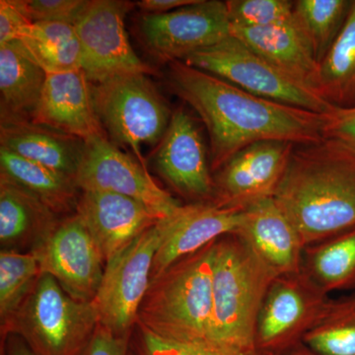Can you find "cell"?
Returning <instances> with one entry per match:
<instances>
[{"label": "cell", "mask_w": 355, "mask_h": 355, "mask_svg": "<svg viewBox=\"0 0 355 355\" xmlns=\"http://www.w3.org/2000/svg\"><path fill=\"white\" fill-rule=\"evenodd\" d=\"M168 77L173 92L197 112L207 128L212 172L256 142L304 146L324 139L329 114L263 99L182 60L170 62Z\"/></svg>", "instance_id": "1"}, {"label": "cell", "mask_w": 355, "mask_h": 355, "mask_svg": "<svg viewBox=\"0 0 355 355\" xmlns=\"http://www.w3.org/2000/svg\"><path fill=\"white\" fill-rule=\"evenodd\" d=\"M273 198L305 247L355 227V151L329 139L294 146Z\"/></svg>", "instance_id": "2"}, {"label": "cell", "mask_w": 355, "mask_h": 355, "mask_svg": "<svg viewBox=\"0 0 355 355\" xmlns=\"http://www.w3.org/2000/svg\"><path fill=\"white\" fill-rule=\"evenodd\" d=\"M216 242L184 257L150 280L137 326L166 340H209Z\"/></svg>", "instance_id": "3"}, {"label": "cell", "mask_w": 355, "mask_h": 355, "mask_svg": "<svg viewBox=\"0 0 355 355\" xmlns=\"http://www.w3.org/2000/svg\"><path fill=\"white\" fill-rule=\"evenodd\" d=\"M275 275L236 234L217 240L209 340L254 349L257 320Z\"/></svg>", "instance_id": "4"}, {"label": "cell", "mask_w": 355, "mask_h": 355, "mask_svg": "<svg viewBox=\"0 0 355 355\" xmlns=\"http://www.w3.org/2000/svg\"><path fill=\"white\" fill-rule=\"evenodd\" d=\"M100 324L94 303L71 297L42 273L14 316L1 326L2 342L19 336L36 355H81Z\"/></svg>", "instance_id": "5"}, {"label": "cell", "mask_w": 355, "mask_h": 355, "mask_svg": "<svg viewBox=\"0 0 355 355\" xmlns=\"http://www.w3.org/2000/svg\"><path fill=\"white\" fill-rule=\"evenodd\" d=\"M91 94L96 114L111 141L132 148L144 165L140 149L144 144H160L172 116L148 74H125L91 84Z\"/></svg>", "instance_id": "6"}, {"label": "cell", "mask_w": 355, "mask_h": 355, "mask_svg": "<svg viewBox=\"0 0 355 355\" xmlns=\"http://www.w3.org/2000/svg\"><path fill=\"white\" fill-rule=\"evenodd\" d=\"M182 62L263 99L324 116L336 108L232 35L220 43L191 53Z\"/></svg>", "instance_id": "7"}, {"label": "cell", "mask_w": 355, "mask_h": 355, "mask_svg": "<svg viewBox=\"0 0 355 355\" xmlns=\"http://www.w3.org/2000/svg\"><path fill=\"white\" fill-rule=\"evenodd\" d=\"M163 237L162 222L139 235L105 266L94 303L100 324L116 336H130L150 284L156 252Z\"/></svg>", "instance_id": "8"}, {"label": "cell", "mask_w": 355, "mask_h": 355, "mask_svg": "<svg viewBox=\"0 0 355 355\" xmlns=\"http://www.w3.org/2000/svg\"><path fill=\"white\" fill-rule=\"evenodd\" d=\"M130 7V2L121 0H86L74 21L81 69L91 84L125 74L154 73L128 41L125 17Z\"/></svg>", "instance_id": "9"}, {"label": "cell", "mask_w": 355, "mask_h": 355, "mask_svg": "<svg viewBox=\"0 0 355 355\" xmlns=\"http://www.w3.org/2000/svg\"><path fill=\"white\" fill-rule=\"evenodd\" d=\"M330 299L302 270L275 277L257 320L256 349L279 355L302 343Z\"/></svg>", "instance_id": "10"}, {"label": "cell", "mask_w": 355, "mask_h": 355, "mask_svg": "<svg viewBox=\"0 0 355 355\" xmlns=\"http://www.w3.org/2000/svg\"><path fill=\"white\" fill-rule=\"evenodd\" d=\"M76 182L81 191H111L132 198L160 219L172 216L183 205L156 184L146 166L123 153L107 137L85 141Z\"/></svg>", "instance_id": "11"}, {"label": "cell", "mask_w": 355, "mask_h": 355, "mask_svg": "<svg viewBox=\"0 0 355 355\" xmlns=\"http://www.w3.org/2000/svg\"><path fill=\"white\" fill-rule=\"evenodd\" d=\"M140 33L147 48L162 62L183 60L231 36L226 1L197 0L164 14H144Z\"/></svg>", "instance_id": "12"}, {"label": "cell", "mask_w": 355, "mask_h": 355, "mask_svg": "<svg viewBox=\"0 0 355 355\" xmlns=\"http://www.w3.org/2000/svg\"><path fill=\"white\" fill-rule=\"evenodd\" d=\"M295 144L279 140L259 141L232 156L216 173L212 205L244 211L275 197Z\"/></svg>", "instance_id": "13"}, {"label": "cell", "mask_w": 355, "mask_h": 355, "mask_svg": "<svg viewBox=\"0 0 355 355\" xmlns=\"http://www.w3.org/2000/svg\"><path fill=\"white\" fill-rule=\"evenodd\" d=\"M31 252L42 273L51 275L71 297L84 302L94 300L105 261L78 214L60 220Z\"/></svg>", "instance_id": "14"}, {"label": "cell", "mask_w": 355, "mask_h": 355, "mask_svg": "<svg viewBox=\"0 0 355 355\" xmlns=\"http://www.w3.org/2000/svg\"><path fill=\"white\" fill-rule=\"evenodd\" d=\"M159 174L184 197L196 202H211L214 180L202 130L195 119L180 109L154 157Z\"/></svg>", "instance_id": "15"}, {"label": "cell", "mask_w": 355, "mask_h": 355, "mask_svg": "<svg viewBox=\"0 0 355 355\" xmlns=\"http://www.w3.org/2000/svg\"><path fill=\"white\" fill-rule=\"evenodd\" d=\"M76 214L87 228L105 265L139 235L162 220L144 203L127 196L83 191Z\"/></svg>", "instance_id": "16"}, {"label": "cell", "mask_w": 355, "mask_h": 355, "mask_svg": "<svg viewBox=\"0 0 355 355\" xmlns=\"http://www.w3.org/2000/svg\"><path fill=\"white\" fill-rule=\"evenodd\" d=\"M244 211L224 209L211 202L182 205L176 214L162 219L163 237L153 261L151 279L173 263L197 253L241 227Z\"/></svg>", "instance_id": "17"}, {"label": "cell", "mask_w": 355, "mask_h": 355, "mask_svg": "<svg viewBox=\"0 0 355 355\" xmlns=\"http://www.w3.org/2000/svg\"><path fill=\"white\" fill-rule=\"evenodd\" d=\"M31 121L84 141L106 137L83 69L48 74Z\"/></svg>", "instance_id": "18"}, {"label": "cell", "mask_w": 355, "mask_h": 355, "mask_svg": "<svg viewBox=\"0 0 355 355\" xmlns=\"http://www.w3.org/2000/svg\"><path fill=\"white\" fill-rule=\"evenodd\" d=\"M236 235L277 277L302 270L304 243L275 198L261 200L244 210Z\"/></svg>", "instance_id": "19"}, {"label": "cell", "mask_w": 355, "mask_h": 355, "mask_svg": "<svg viewBox=\"0 0 355 355\" xmlns=\"http://www.w3.org/2000/svg\"><path fill=\"white\" fill-rule=\"evenodd\" d=\"M0 148L76 180L85 141L30 120L1 118Z\"/></svg>", "instance_id": "20"}, {"label": "cell", "mask_w": 355, "mask_h": 355, "mask_svg": "<svg viewBox=\"0 0 355 355\" xmlns=\"http://www.w3.org/2000/svg\"><path fill=\"white\" fill-rule=\"evenodd\" d=\"M231 35L277 69L313 89L319 64L295 17L270 27L231 28Z\"/></svg>", "instance_id": "21"}, {"label": "cell", "mask_w": 355, "mask_h": 355, "mask_svg": "<svg viewBox=\"0 0 355 355\" xmlns=\"http://www.w3.org/2000/svg\"><path fill=\"white\" fill-rule=\"evenodd\" d=\"M38 198L0 176V243L2 250L31 247L43 241L60 220ZM30 251V252H31Z\"/></svg>", "instance_id": "22"}, {"label": "cell", "mask_w": 355, "mask_h": 355, "mask_svg": "<svg viewBox=\"0 0 355 355\" xmlns=\"http://www.w3.org/2000/svg\"><path fill=\"white\" fill-rule=\"evenodd\" d=\"M46 76L19 40L0 46L1 118L31 121Z\"/></svg>", "instance_id": "23"}, {"label": "cell", "mask_w": 355, "mask_h": 355, "mask_svg": "<svg viewBox=\"0 0 355 355\" xmlns=\"http://www.w3.org/2000/svg\"><path fill=\"white\" fill-rule=\"evenodd\" d=\"M0 170V176L29 191L55 214L76 211L80 190L73 178L2 148Z\"/></svg>", "instance_id": "24"}, {"label": "cell", "mask_w": 355, "mask_h": 355, "mask_svg": "<svg viewBox=\"0 0 355 355\" xmlns=\"http://www.w3.org/2000/svg\"><path fill=\"white\" fill-rule=\"evenodd\" d=\"M313 89L336 108L355 107V1L342 31L320 62Z\"/></svg>", "instance_id": "25"}, {"label": "cell", "mask_w": 355, "mask_h": 355, "mask_svg": "<svg viewBox=\"0 0 355 355\" xmlns=\"http://www.w3.org/2000/svg\"><path fill=\"white\" fill-rule=\"evenodd\" d=\"M302 272L322 291L355 288V227L305 247Z\"/></svg>", "instance_id": "26"}, {"label": "cell", "mask_w": 355, "mask_h": 355, "mask_svg": "<svg viewBox=\"0 0 355 355\" xmlns=\"http://www.w3.org/2000/svg\"><path fill=\"white\" fill-rule=\"evenodd\" d=\"M19 41L46 74L65 73L81 69L83 53L73 24L32 23Z\"/></svg>", "instance_id": "27"}, {"label": "cell", "mask_w": 355, "mask_h": 355, "mask_svg": "<svg viewBox=\"0 0 355 355\" xmlns=\"http://www.w3.org/2000/svg\"><path fill=\"white\" fill-rule=\"evenodd\" d=\"M303 343L321 355H355V293L331 298Z\"/></svg>", "instance_id": "28"}, {"label": "cell", "mask_w": 355, "mask_h": 355, "mask_svg": "<svg viewBox=\"0 0 355 355\" xmlns=\"http://www.w3.org/2000/svg\"><path fill=\"white\" fill-rule=\"evenodd\" d=\"M352 2L349 0L294 1V17L309 40L318 64L342 31Z\"/></svg>", "instance_id": "29"}, {"label": "cell", "mask_w": 355, "mask_h": 355, "mask_svg": "<svg viewBox=\"0 0 355 355\" xmlns=\"http://www.w3.org/2000/svg\"><path fill=\"white\" fill-rule=\"evenodd\" d=\"M42 275L32 252H0V319L6 324L19 310Z\"/></svg>", "instance_id": "30"}, {"label": "cell", "mask_w": 355, "mask_h": 355, "mask_svg": "<svg viewBox=\"0 0 355 355\" xmlns=\"http://www.w3.org/2000/svg\"><path fill=\"white\" fill-rule=\"evenodd\" d=\"M132 352L135 355H272L257 349H236L211 340L177 342L166 340L141 327H139Z\"/></svg>", "instance_id": "31"}, {"label": "cell", "mask_w": 355, "mask_h": 355, "mask_svg": "<svg viewBox=\"0 0 355 355\" xmlns=\"http://www.w3.org/2000/svg\"><path fill=\"white\" fill-rule=\"evenodd\" d=\"M231 28H265L294 17V2L288 0H227Z\"/></svg>", "instance_id": "32"}, {"label": "cell", "mask_w": 355, "mask_h": 355, "mask_svg": "<svg viewBox=\"0 0 355 355\" xmlns=\"http://www.w3.org/2000/svg\"><path fill=\"white\" fill-rule=\"evenodd\" d=\"M86 0H12L31 23L67 22L73 24Z\"/></svg>", "instance_id": "33"}, {"label": "cell", "mask_w": 355, "mask_h": 355, "mask_svg": "<svg viewBox=\"0 0 355 355\" xmlns=\"http://www.w3.org/2000/svg\"><path fill=\"white\" fill-rule=\"evenodd\" d=\"M323 135L324 139L336 140L355 151V107L336 108L327 116Z\"/></svg>", "instance_id": "34"}, {"label": "cell", "mask_w": 355, "mask_h": 355, "mask_svg": "<svg viewBox=\"0 0 355 355\" xmlns=\"http://www.w3.org/2000/svg\"><path fill=\"white\" fill-rule=\"evenodd\" d=\"M130 336H116L99 324L87 347L81 355H128Z\"/></svg>", "instance_id": "35"}, {"label": "cell", "mask_w": 355, "mask_h": 355, "mask_svg": "<svg viewBox=\"0 0 355 355\" xmlns=\"http://www.w3.org/2000/svg\"><path fill=\"white\" fill-rule=\"evenodd\" d=\"M31 24L12 0L0 1V46L19 40Z\"/></svg>", "instance_id": "36"}, {"label": "cell", "mask_w": 355, "mask_h": 355, "mask_svg": "<svg viewBox=\"0 0 355 355\" xmlns=\"http://www.w3.org/2000/svg\"><path fill=\"white\" fill-rule=\"evenodd\" d=\"M197 0H141L137 6L146 14H164L191 6Z\"/></svg>", "instance_id": "37"}, {"label": "cell", "mask_w": 355, "mask_h": 355, "mask_svg": "<svg viewBox=\"0 0 355 355\" xmlns=\"http://www.w3.org/2000/svg\"><path fill=\"white\" fill-rule=\"evenodd\" d=\"M3 343V342H2ZM1 355H36L18 336H7L2 343Z\"/></svg>", "instance_id": "38"}, {"label": "cell", "mask_w": 355, "mask_h": 355, "mask_svg": "<svg viewBox=\"0 0 355 355\" xmlns=\"http://www.w3.org/2000/svg\"><path fill=\"white\" fill-rule=\"evenodd\" d=\"M279 355H321L318 354L312 349H310L304 343H298L291 349H286V352H282Z\"/></svg>", "instance_id": "39"}, {"label": "cell", "mask_w": 355, "mask_h": 355, "mask_svg": "<svg viewBox=\"0 0 355 355\" xmlns=\"http://www.w3.org/2000/svg\"><path fill=\"white\" fill-rule=\"evenodd\" d=\"M128 355H135V354H133L132 352H130V354H128Z\"/></svg>", "instance_id": "40"}]
</instances>
